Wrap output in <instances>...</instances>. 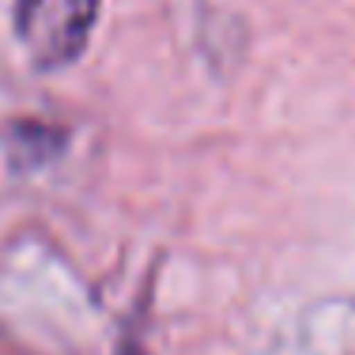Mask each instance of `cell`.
I'll use <instances>...</instances> for the list:
<instances>
[{
	"mask_svg": "<svg viewBox=\"0 0 355 355\" xmlns=\"http://www.w3.org/2000/svg\"><path fill=\"white\" fill-rule=\"evenodd\" d=\"M98 19V0H15V35L42 69L76 61Z\"/></svg>",
	"mask_w": 355,
	"mask_h": 355,
	"instance_id": "6da1fadb",
	"label": "cell"
},
{
	"mask_svg": "<svg viewBox=\"0 0 355 355\" xmlns=\"http://www.w3.org/2000/svg\"><path fill=\"white\" fill-rule=\"evenodd\" d=\"M129 355H137V352H129Z\"/></svg>",
	"mask_w": 355,
	"mask_h": 355,
	"instance_id": "7a4b0ae2",
	"label": "cell"
}]
</instances>
